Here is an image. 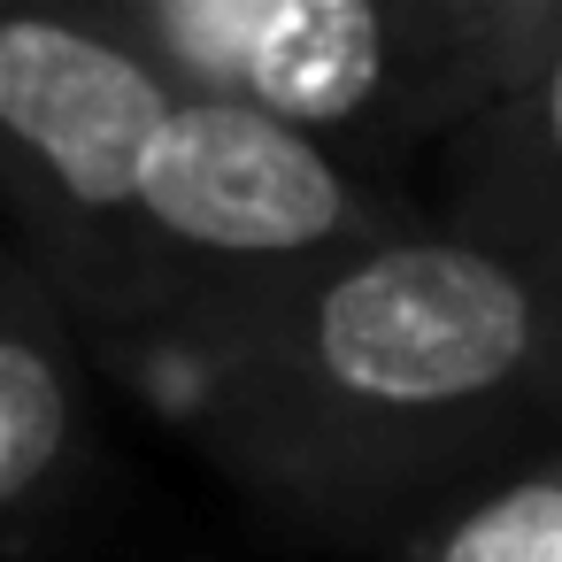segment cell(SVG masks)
I'll list each match as a JSON object with an SVG mask.
<instances>
[{
  "mask_svg": "<svg viewBox=\"0 0 562 562\" xmlns=\"http://www.w3.org/2000/svg\"><path fill=\"white\" fill-rule=\"evenodd\" d=\"M116 370L239 493L347 547H408L562 447V308L431 216Z\"/></svg>",
  "mask_w": 562,
  "mask_h": 562,
  "instance_id": "1",
  "label": "cell"
},
{
  "mask_svg": "<svg viewBox=\"0 0 562 562\" xmlns=\"http://www.w3.org/2000/svg\"><path fill=\"white\" fill-rule=\"evenodd\" d=\"M178 86L385 178L454 147L562 40V0H93Z\"/></svg>",
  "mask_w": 562,
  "mask_h": 562,
  "instance_id": "2",
  "label": "cell"
},
{
  "mask_svg": "<svg viewBox=\"0 0 562 562\" xmlns=\"http://www.w3.org/2000/svg\"><path fill=\"white\" fill-rule=\"evenodd\" d=\"M86 462V339L47 278L0 255V547L24 539Z\"/></svg>",
  "mask_w": 562,
  "mask_h": 562,
  "instance_id": "3",
  "label": "cell"
},
{
  "mask_svg": "<svg viewBox=\"0 0 562 562\" xmlns=\"http://www.w3.org/2000/svg\"><path fill=\"white\" fill-rule=\"evenodd\" d=\"M447 232L516 262L562 308V40L447 147Z\"/></svg>",
  "mask_w": 562,
  "mask_h": 562,
  "instance_id": "4",
  "label": "cell"
},
{
  "mask_svg": "<svg viewBox=\"0 0 562 562\" xmlns=\"http://www.w3.org/2000/svg\"><path fill=\"white\" fill-rule=\"evenodd\" d=\"M401 562H562V447L454 501L401 547Z\"/></svg>",
  "mask_w": 562,
  "mask_h": 562,
  "instance_id": "5",
  "label": "cell"
}]
</instances>
